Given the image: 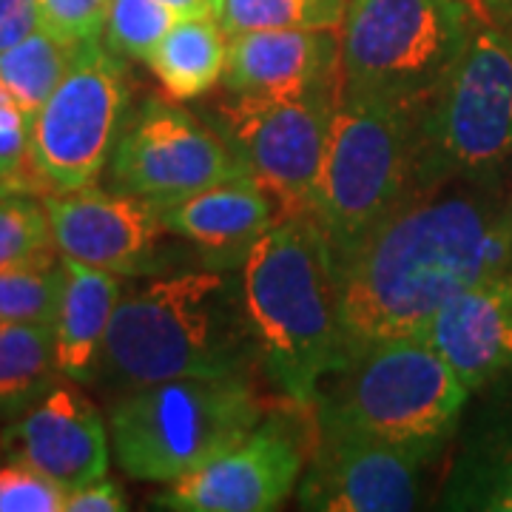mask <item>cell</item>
Returning <instances> with one entry per match:
<instances>
[{"mask_svg": "<svg viewBox=\"0 0 512 512\" xmlns=\"http://www.w3.org/2000/svg\"><path fill=\"white\" fill-rule=\"evenodd\" d=\"M333 265L345 362L424 336L458 291L512 274V180L504 171L413 191Z\"/></svg>", "mask_w": 512, "mask_h": 512, "instance_id": "1", "label": "cell"}, {"mask_svg": "<svg viewBox=\"0 0 512 512\" xmlns=\"http://www.w3.org/2000/svg\"><path fill=\"white\" fill-rule=\"evenodd\" d=\"M259 370L239 271L157 276L120 296L97 382L137 390L174 379H251Z\"/></svg>", "mask_w": 512, "mask_h": 512, "instance_id": "2", "label": "cell"}, {"mask_svg": "<svg viewBox=\"0 0 512 512\" xmlns=\"http://www.w3.org/2000/svg\"><path fill=\"white\" fill-rule=\"evenodd\" d=\"M259 370L291 404H311L345 362L333 251L308 211L279 214L242 265Z\"/></svg>", "mask_w": 512, "mask_h": 512, "instance_id": "3", "label": "cell"}, {"mask_svg": "<svg viewBox=\"0 0 512 512\" xmlns=\"http://www.w3.org/2000/svg\"><path fill=\"white\" fill-rule=\"evenodd\" d=\"M470 390L424 336L370 345L328 373L311 407L316 433L384 441L439 458L456 439Z\"/></svg>", "mask_w": 512, "mask_h": 512, "instance_id": "4", "label": "cell"}, {"mask_svg": "<svg viewBox=\"0 0 512 512\" xmlns=\"http://www.w3.org/2000/svg\"><path fill=\"white\" fill-rule=\"evenodd\" d=\"M424 109L427 103L367 94L336 97L313 205L333 262L416 191Z\"/></svg>", "mask_w": 512, "mask_h": 512, "instance_id": "5", "label": "cell"}, {"mask_svg": "<svg viewBox=\"0 0 512 512\" xmlns=\"http://www.w3.org/2000/svg\"><path fill=\"white\" fill-rule=\"evenodd\" d=\"M265 419L251 379H174L117 393L111 450L131 478L171 484L242 441Z\"/></svg>", "mask_w": 512, "mask_h": 512, "instance_id": "6", "label": "cell"}, {"mask_svg": "<svg viewBox=\"0 0 512 512\" xmlns=\"http://www.w3.org/2000/svg\"><path fill=\"white\" fill-rule=\"evenodd\" d=\"M476 26L470 0H348L339 94L430 103Z\"/></svg>", "mask_w": 512, "mask_h": 512, "instance_id": "7", "label": "cell"}, {"mask_svg": "<svg viewBox=\"0 0 512 512\" xmlns=\"http://www.w3.org/2000/svg\"><path fill=\"white\" fill-rule=\"evenodd\" d=\"M512 160V35L481 26L421 117L416 191L504 174Z\"/></svg>", "mask_w": 512, "mask_h": 512, "instance_id": "8", "label": "cell"}, {"mask_svg": "<svg viewBox=\"0 0 512 512\" xmlns=\"http://www.w3.org/2000/svg\"><path fill=\"white\" fill-rule=\"evenodd\" d=\"M128 106L126 63L100 40L83 43L29 123L32 177L55 194L97 183L131 114Z\"/></svg>", "mask_w": 512, "mask_h": 512, "instance_id": "9", "label": "cell"}, {"mask_svg": "<svg viewBox=\"0 0 512 512\" xmlns=\"http://www.w3.org/2000/svg\"><path fill=\"white\" fill-rule=\"evenodd\" d=\"M336 100H288L262 94H220L200 114L248 165L251 177L279 202L282 214H313L330 114Z\"/></svg>", "mask_w": 512, "mask_h": 512, "instance_id": "10", "label": "cell"}, {"mask_svg": "<svg viewBox=\"0 0 512 512\" xmlns=\"http://www.w3.org/2000/svg\"><path fill=\"white\" fill-rule=\"evenodd\" d=\"M109 165L117 191L146 200L183 197L251 177L248 165L200 111L160 97H151L128 114Z\"/></svg>", "mask_w": 512, "mask_h": 512, "instance_id": "11", "label": "cell"}, {"mask_svg": "<svg viewBox=\"0 0 512 512\" xmlns=\"http://www.w3.org/2000/svg\"><path fill=\"white\" fill-rule=\"evenodd\" d=\"M316 433L305 421L271 413L225 453L154 495L157 510L271 512L293 493L308 464Z\"/></svg>", "mask_w": 512, "mask_h": 512, "instance_id": "12", "label": "cell"}, {"mask_svg": "<svg viewBox=\"0 0 512 512\" xmlns=\"http://www.w3.org/2000/svg\"><path fill=\"white\" fill-rule=\"evenodd\" d=\"M430 461L436 458L384 441L316 433L296 504L311 512L416 510Z\"/></svg>", "mask_w": 512, "mask_h": 512, "instance_id": "13", "label": "cell"}, {"mask_svg": "<svg viewBox=\"0 0 512 512\" xmlns=\"http://www.w3.org/2000/svg\"><path fill=\"white\" fill-rule=\"evenodd\" d=\"M52 239L60 256L114 276H146L160 268L163 222L154 202L97 185L46 194Z\"/></svg>", "mask_w": 512, "mask_h": 512, "instance_id": "14", "label": "cell"}, {"mask_svg": "<svg viewBox=\"0 0 512 512\" xmlns=\"http://www.w3.org/2000/svg\"><path fill=\"white\" fill-rule=\"evenodd\" d=\"M57 382L0 436V450L52 478L66 493L109 473V430L92 399Z\"/></svg>", "mask_w": 512, "mask_h": 512, "instance_id": "15", "label": "cell"}, {"mask_svg": "<svg viewBox=\"0 0 512 512\" xmlns=\"http://www.w3.org/2000/svg\"><path fill=\"white\" fill-rule=\"evenodd\" d=\"M222 86L237 94L336 100L342 89L339 29H262L231 35Z\"/></svg>", "mask_w": 512, "mask_h": 512, "instance_id": "16", "label": "cell"}, {"mask_svg": "<svg viewBox=\"0 0 512 512\" xmlns=\"http://www.w3.org/2000/svg\"><path fill=\"white\" fill-rule=\"evenodd\" d=\"M151 202L165 234L188 242L200 268L211 271H242L251 248L282 214L274 194L254 177Z\"/></svg>", "mask_w": 512, "mask_h": 512, "instance_id": "17", "label": "cell"}, {"mask_svg": "<svg viewBox=\"0 0 512 512\" xmlns=\"http://www.w3.org/2000/svg\"><path fill=\"white\" fill-rule=\"evenodd\" d=\"M470 393L512 376V274L458 291L424 330Z\"/></svg>", "mask_w": 512, "mask_h": 512, "instance_id": "18", "label": "cell"}, {"mask_svg": "<svg viewBox=\"0 0 512 512\" xmlns=\"http://www.w3.org/2000/svg\"><path fill=\"white\" fill-rule=\"evenodd\" d=\"M481 393L484 399L461 427L441 510L512 512V376Z\"/></svg>", "mask_w": 512, "mask_h": 512, "instance_id": "19", "label": "cell"}, {"mask_svg": "<svg viewBox=\"0 0 512 512\" xmlns=\"http://www.w3.org/2000/svg\"><path fill=\"white\" fill-rule=\"evenodd\" d=\"M120 296L123 288L117 276L63 256V293L55 319V359L63 379L97 382Z\"/></svg>", "mask_w": 512, "mask_h": 512, "instance_id": "20", "label": "cell"}, {"mask_svg": "<svg viewBox=\"0 0 512 512\" xmlns=\"http://www.w3.org/2000/svg\"><path fill=\"white\" fill-rule=\"evenodd\" d=\"M228 63V35L214 18H183L148 57V69L177 103L214 92Z\"/></svg>", "mask_w": 512, "mask_h": 512, "instance_id": "21", "label": "cell"}, {"mask_svg": "<svg viewBox=\"0 0 512 512\" xmlns=\"http://www.w3.org/2000/svg\"><path fill=\"white\" fill-rule=\"evenodd\" d=\"M60 382L52 325H0V416L26 413Z\"/></svg>", "mask_w": 512, "mask_h": 512, "instance_id": "22", "label": "cell"}, {"mask_svg": "<svg viewBox=\"0 0 512 512\" xmlns=\"http://www.w3.org/2000/svg\"><path fill=\"white\" fill-rule=\"evenodd\" d=\"M77 52L80 46L57 37L46 26L0 52V83L15 97L29 123L49 100V94L55 92L63 74L69 72Z\"/></svg>", "mask_w": 512, "mask_h": 512, "instance_id": "23", "label": "cell"}, {"mask_svg": "<svg viewBox=\"0 0 512 512\" xmlns=\"http://www.w3.org/2000/svg\"><path fill=\"white\" fill-rule=\"evenodd\" d=\"M57 248L0 271V325H52L63 293V256Z\"/></svg>", "mask_w": 512, "mask_h": 512, "instance_id": "24", "label": "cell"}, {"mask_svg": "<svg viewBox=\"0 0 512 512\" xmlns=\"http://www.w3.org/2000/svg\"><path fill=\"white\" fill-rule=\"evenodd\" d=\"M211 6L231 37L262 29H339L348 0H211Z\"/></svg>", "mask_w": 512, "mask_h": 512, "instance_id": "25", "label": "cell"}, {"mask_svg": "<svg viewBox=\"0 0 512 512\" xmlns=\"http://www.w3.org/2000/svg\"><path fill=\"white\" fill-rule=\"evenodd\" d=\"M180 20L183 15L163 0H109L103 43L114 55L148 63Z\"/></svg>", "mask_w": 512, "mask_h": 512, "instance_id": "26", "label": "cell"}, {"mask_svg": "<svg viewBox=\"0 0 512 512\" xmlns=\"http://www.w3.org/2000/svg\"><path fill=\"white\" fill-rule=\"evenodd\" d=\"M55 248L46 202L35 188H20L0 197V271L23 265Z\"/></svg>", "mask_w": 512, "mask_h": 512, "instance_id": "27", "label": "cell"}, {"mask_svg": "<svg viewBox=\"0 0 512 512\" xmlns=\"http://www.w3.org/2000/svg\"><path fill=\"white\" fill-rule=\"evenodd\" d=\"M66 490L23 461L0 464V512H66Z\"/></svg>", "mask_w": 512, "mask_h": 512, "instance_id": "28", "label": "cell"}, {"mask_svg": "<svg viewBox=\"0 0 512 512\" xmlns=\"http://www.w3.org/2000/svg\"><path fill=\"white\" fill-rule=\"evenodd\" d=\"M109 0H40V26L74 46L103 37Z\"/></svg>", "mask_w": 512, "mask_h": 512, "instance_id": "29", "label": "cell"}, {"mask_svg": "<svg viewBox=\"0 0 512 512\" xmlns=\"http://www.w3.org/2000/svg\"><path fill=\"white\" fill-rule=\"evenodd\" d=\"M0 163L23 171L29 163V117L0 83Z\"/></svg>", "mask_w": 512, "mask_h": 512, "instance_id": "30", "label": "cell"}, {"mask_svg": "<svg viewBox=\"0 0 512 512\" xmlns=\"http://www.w3.org/2000/svg\"><path fill=\"white\" fill-rule=\"evenodd\" d=\"M128 510V498L123 487L109 476L97 478L92 484L72 490L66 495V512H123Z\"/></svg>", "mask_w": 512, "mask_h": 512, "instance_id": "31", "label": "cell"}, {"mask_svg": "<svg viewBox=\"0 0 512 512\" xmlns=\"http://www.w3.org/2000/svg\"><path fill=\"white\" fill-rule=\"evenodd\" d=\"M40 29V0H0V52Z\"/></svg>", "mask_w": 512, "mask_h": 512, "instance_id": "32", "label": "cell"}, {"mask_svg": "<svg viewBox=\"0 0 512 512\" xmlns=\"http://www.w3.org/2000/svg\"><path fill=\"white\" fill-rule=\"evenodd\" d=\"M493 23H512V0H470Z\"/></svg>", "mask_w": 512, "mask_h": 512, "instance_id": "33", "label": "cell"}, {"mask_svg": "<svg viewBox=\"0 0 512 512\" xmlns=\"http://www.w3.org/2000/svg\"><path fill=\"white\" fill-rule=\"evenodd\" d=\"M171 9H177L183 18H214L211 0H163Z\"/></svg>", "mask_w": 512, "mask_h": 512, "instance_id": "34", "label": "cell"}, {"mask_svg": "<svg viewBox=\"0 0 512 512\" xmlns=\"http://www.w3.org/2000/svg\"><path fill=\"white\" fill-rule=\"evenodd\" d=\"M29 180H35V177H26L20 168H12V165L0 163V185L3 183H29ZM29 185H37V183H29Z\"/></svg>", "mask_w": 512, "mask_h": 512, "instance_id": "35", "label": "cell"}, {"mask_svg": "<svg viewBox=\"0 0 512 512\" xmlns=\"http://www.w3.org/2000/svg\"><path fill=\"white\" fill-rule=\"evenodd\" d=\"M20 188H35L37 191V185H29V183H3L0 185V197H3V194H9V191H20Z\"/></svg>", "mask_w": 512, "mask_h": 512, "instance_id": "36", "label": "cell"}]
</instances>
